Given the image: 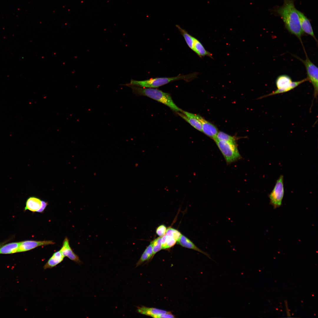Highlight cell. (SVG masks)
<instances>
[{
  "mask_svg": "<svg viewBox=\"0 0 318 318\" xmlns=\"http://www.w3.org/2000/svg\"><path fill=\"white\" fill-rule=\"evenodd\" d=\"M295 0H283V5L274 7L272 10L274 14L280 17L285 28L291 34L295 36L303 44L302 37L304 35L300 25L298 10L295 8Z\"/></svg>",
  "mask_w": 318,
  "mask_h": 318,
  "instance_id": "6da1fadb",
  "label": "cell"
},
{
  "mask_svg": "<svg viewBox=\"0 0 318 318\" xmlns=\"http://www.w3.org/2000/svg\"><path fill=\"white\" fill-rule=\"evenodd\" d=\"M129 87L131 88L132 93L137 96H144L148 97L164 104L176 112H182V110L175 104L170 95L168 93L158 90L150 88L132 86Z\"/></svg>",
  "mask_w": 318,
  "mask_h": 318,
  "instance_id": "7a4b0ae2",
  "label": "cell"
},
{
  "mask_svg": "<svg viewBox=\"0 0 318 318\" xmlns=\"http://www.w3.org/2000/svg\"><path fill=\"white\" fill-rule=\"evenodd\" d=\"M198 74V73L194 72L186 75L180 74L172 77H158L143 81H137L131 79L130 83L123 85L128 87L132 86L143 87L156 88L176 80H183L188 82L196 78Z\"/></svg>",
  "mask_w": 318,
  "mask_h": 318,
  "instance_id": "3957f363",
  "label": "cell"
},
{
  "mask_svg": "<svg viewBox=\"0 0 318 318\" xmlns=\"http://www.w3.org/2000/svg\"><path fill=\"white\" fill-rule=\"evenodd\" d=\"M308 81L307 78L299 81L293 82L291 77L286 74H282L278 76L276 79V85L277 89L272 92L261 96V99L276 94L285 93L289 91L300 85Z\"/></svg>",
  "mask_w": 318,
  "mask_h": 318,
  "instance_id": "277c9868",
  "label": "cell"
},
{
  "mask_svg": "<svg viewBox=\"0 0 318 318\" xmlns=\"http://www.w3.org/2000/svg\"><path fill=\"white\" fill-rule=\"evenodd\" d=\"M214 141L227 163H231L241 158L236 143L218 140L217 139Z\"/></svg>",
  "mask_w": 318,
  "mask_h": 318,
  "instance_id": "5b68a950",
  "label": "cell"
},
{
  "mask_svg": "<svg viewBox=\"0 0 318 318\" xmlns=\"http://www.w3.org/2000/svg\"><path fill=\"white\" fill-rule=\"evenodd\" d=\"M303 47L306 56L305 59L303 60L297 56H294L301 61L305 66L307 75V78L308 81L311 83L314 88V98L317 99L318 92V68L310 60L304 46Z\"/></svg>",
  "mask_w": 318,
  "mask_h": 318,
  "instance_id": "8992f818",
  "label": "cell"
},
{
  "mask_svg": "<svg viewBox=\"0 0 318 318\" xmlns=\"http://www.w3.org/2000/svg\"><path fill=\"white\" fill-rule=\"evenodd\" d=\"M284 194V177L281 175L276 181L273 189L269 195L270 203L274 208L281 206Z\"/></svg>",
  "mask_w": 318,
  "mask_h": 318,
  "instance_id": "52a82bcc",
  "label": "cell"
},
{
  "mask_svg": "<svg viewBox=\"0 0 318 318\" xmlns=\"http://www.w3.org/2000/svg\"><path fill=\"white\" fill-rule=\"evenodd\" d=\"M55 242L52 241H37L26 240L20 242L17 252L28 251L38 247L54 244Z\"/></svg>",
  "mask_w": 318,
  "mask_h": 318,
  "instance_id": "ba28073f",
  "label": "cell"
},
{
  "mask_svg": "<svg viewBox=\"0 0 318 318\" xmlns=\"http://www.w3.org/2000/svg\"><path fill=\"white\" fill-rule=\"evenodd\" d=\"M196 116L201 123L202 132L214 140L218 132L217 128L201 116L196 114Z\"/></svg>",
  "mask_w": 318,
  "mask_h": 318,
  "instance_id": "9c48e42d",
  "label": "cell"
},
{
  "mask_svg": "<svg viewBox=\"0 0 318 318\" xmlns=\"http://www.w3.org/2000/svg\"><path fill=\"white\" fill-rule=\"evenodd\" d=\"M59 251L64 257H67L78 264L82 263L79 256L73 252L70 247L67 237H66L64 239L62 246Z\"/></svg>",
  "mask_w": 318,
  "mask_h": 318,
  "instance_id": "30bf717a",
  "label": "cell"
},
{
  "mask_svg": "<svg viewBox=\"0 0 318 318\" xmlns=\"http://www.w3.org/2000/svg\"><path fill=\"white\" fill-rule=\"evenodd\" d=\"M298 12L300 25L304 33L312 37L317 43V40L314 34L310 20L303 12L299 10H298Z\"/></svg>",
  "mask_w": 318,
  "mask_h": 318,
  "instance_id": "8fae6325",
  "label": "cell"
},
{
  "mask_svg": "<svg viewBox=\"0 0 318 318\" xmlns=\"http://www.w3.org/2000/svg\"><path fill=\"white\" fill-rule=\"evenodd\" d=\"M177 112L178 114L196 130L202 132V124L198 119L196 114L183 111Z\"/></svg>",
  "mask_w": 318,
  "mask_h": 318,
  "instance_id": "7c38bea8",
  "label": "cell"
},
{
  "mask_svg": "<svg viewBox=\"0 0 318 318\" xmlns=\"http://www.w3.org/2000/svg\"><path fill=\"white\" fill-rule=\"evenodd\" d=\"M177 243L184 247L191 249L201 253L211 259L210 255L207 252H205L197 246L190 239L184 235L181 234Z\"/></svg>",
  "mask_w": 318,
  "mask_h": 318,
  "instance_id": "4fadbf2b",
  "label": "cell"
},
{
  "mask_svg": "<svg viewBox=\"0 0 318 318\" xmlns=\"http://www.w3.org/2000/svg\"><path fill=\"white\" fill-rule=\"evenodd\" d=\"M137 311L138 313L155 318L157 315L167 312L168 311L157 308L148 307L144 306L137 307Z\"/></svg>",
  "mask_w": 318,
  "mask_h": 318,
  "instance_id": "5bb4252c",
  "label": "cell"
},
{
  "mask_svg": "<svg viewBox=\"0 0 318 318\" xmlns=\"http://www.w3.org/2000/svg\"><path fill=\"white\" fill-rule=\"evenodd\" d=\"M64 257L60 251L54 253L43 266L44 269H51L61 262Z\"/></svg>",
  "mask_w": 318,
  "mask_h": 318,
  "instance_id": "9a60e30c",
  "label": "cell"
},
{
  "mask_svg": "<svg viewBox=\"0 0 318 318\" xmlns=\"http://www.w3.org/2000/svg\"><path fill=\"white\" fill-rule=\"evenodd\" d=\"M42 201L39 198L31 197L27 200L24 210H29L33 212H37L40 208Z\"/></svg>",
  "mask_w": 318,
  "mask_h": 318,
  "instance_id": "2e32d148",
  "label": "cell"
},
{
  "mask_svg": "<svg viewBox=\"0 0 318 318\" xmlns=\"http://www.w3.org/2000/svg\"><path fill=\"white\" fill-rule=\"evenodd\" d=\"M192 50L200 57L207 56L213 59L212 54L207 51L202 43L195 37Z\"/></svg>",
  "mask_w": 318,
  "mask_h": 318,
  "instance_id": "e0dca14e",
  "label": "cell"
},
{
  "mask_svg": "<svg viewBox=\"0 0 318 318\" xmlns=\"http://www.w3.org/2000/svg\"><path fill=\"white\" fill-rule=\"evenodd\" d=\"M19 242H14L3 245L0 247V254H9L17 252Z\"/></svg>",
  "mask_w": 318,
  "mask_h": 318,
  "instance_id": "ac0fdd59",
  "label": "cell"
},
{
  "mask_svg": "<svg viewBox=\"0 0 318 318\" xmlns=\"http://www.w3.org/2000/svg\"><path fill=\"white\" fill-rule=\"evenodd\" d=\"M153 247L150 242L141 255L140 259L136 264V267L140 265L144 262L150 261L153 259Z\"/></svg>",
  "mask_w": 318,
  "mask_h": 318,
  "instance_id": "d6986e66",
  "label": "cell"
},
{
  "mask_svg": "<svg viewBox=\"0 0 318 318\" xmlns=\"http://www.w3.org/2000/svg\"><path fill=\"white\" fill-rule=\"evenodd\" d=\"M162 249H167L173 247L177 241L171 236L165 234L161 237Z\"/></svg>",
  "mask_w": 318,
  "mask_h": 318,
  "instance_id": "ffe728a7",
  "label": "cell"
},
{
  "mask_svg": "<svg viewBox=\"0 0 318 318\" xmlns=\"http://www.w3.org/2000/svg\"><path fill=\"white\" fill-rule=\"evenodd\" d=\"M176 26L184 37L189 47L192 50L194 37L189 34L186 30L181 28L179 25H176Z\"/></svg>",
  "mask_w": 318,
  "mask_h": 318,
  "instance_id": "44dd1931",
  "label": "cell"
},
{
  "mask_svg": "<svg viewBox=\"0 0 318 318\" xmlns=\"http://www.w3.org/2000/svg\"><path fill=\"white\" fill-rule=\"evenodd\" d=\"M216 139L218 140L236 143V139L234 137L222 131L218 132L215 139Z\"/></svg>",
  "mask_w": 318,
  "mask_h": 318,
  "instance_id": "7402d4cb",
  "label": "cell"
},
{
  "mask_svg": "<svg viewBox=\"0 0 318 318\" xmlns=\"http://www.w3.org/2000/svg\"><path fill=\"white\" fill-rule=\"evenodd\" d=\"M161 237L159 236L151 242L153 247V258L155 254L162 249Z\"/></svg>",
  "mask_w": 318,
  "mask_h": 318,
  "instance_id": "603a6c76",
  "label": "cell"
},
{
  "mask_svg": "<svg viewBox=\"0 0 318 318\" xmlns=\"http://www.w3.org/2000/svg\"><path fill=\"white\" fill-rule=\"evenodd\" d=\"M165 234L172 236L177 241L179 239L182 234L177 230L174 228L169 227L167 228Z\"/></svg>",
  "mask_w": 318,
  "mask_h": 318,
  "instance_id": "cb8c5ba5",
  "label": "cell"
},
{
  "mask_svg": "<svg viewBox=\"0 0 318 318\" xmlns=\"http://www.w3.org/2000/svg\"><path fill=\"white\" fill-rule=\"evenodd\" d=\"M167 229V227L164 225L161 224L156 228V233L159 236L162 237L165 234Z\"/></svg>",
  "mask_w": 318,
  "mask_h": 318,
  "instance_id": "d4e9b609",
  "label": "cell"
},
{
  "mask_svg": "<svg viewBox=\"0 0 318 318\" xmlns=\"http://www.w3.org/2000/svg\"><path fill=\"white\" fill-rule=\"evenodd\" d=\"M175 317V316L171 312L169 311L166 313L159 314L155 317L156 318H173Z\"/></svg>",
  "mask_w": 318,
  "mask_h": 318,
  "instance_id": "484cf974",
  "label": "cell"
},
{
  "mask_svg": "<svg viewBox=\"0 0 318 318\" xmlns=\"http://www.w3.org/2000/svg\"><path fill=\"white\" fill-rule=\"evenodd\" d=\"M47 205V203L44 201H42V205L40 209L37 212L41 213L43 211Z\"/></svg>",
  "mask_w": 318,
  "mask_h": 318,
  "instance_id": "4316f807",
  "label": "cell"
},
{
  "mask_svg": "<svg viewBox=\"0 0 318 318\" xmlns=\"http://www.w3.org/2000/svg\"><path fill=\"white\" fill-rule=\"evenodd\" d=\"M4 244V243H1V244H0V246H1L2 245H3Z\"/></svg>",
  "mask_w": 318,
  "mask_h": 318,
  "instance_id": "83f0119b",
  "label": "cell"
}]
</instances>
